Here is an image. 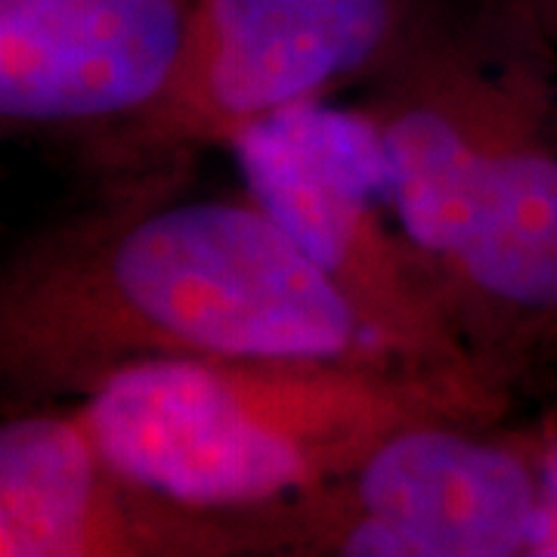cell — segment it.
<instances>
[{"label":"cell","instance_id":"cell-1","mask_svg":"<svg viewBox=\"0 0 557 557\" xmlns=\"http://www.w3.org/2000/svg\"><path fill=\"white\" fill-rule=\"evenodd\" d=\"M0 347L10 379L87 394L146 359L381 350L354 304L276 220L258 205L220 199L143 211L32 260L3 292Z\"/></svg>","mask_w":557,"mask_h":557},{"label":"cell","instance_id":"cell-2","mask_svg":"<svg viewBox=\"0 0 557 557\" xmlns=\"http://www.w3.org/2000/svg\"><path fill=\"white\" fill-rule=\"evenodd\" d=\"M84 424L102 458L186 508H242L354 474L381 440L483 391L354 359L174 357L102 379Z\"/></svg>","mask_w":557,"mask_h":557},{"label":"cell","instance_id":"cell-3","mask_svg":"<svg viewBox=\"0 0 557 557\" xmlns=\"http://www.w3.org/2000/svg\"><path fill=\"white\" fill-rule=\"evenodd\" d=\"M230 143L255 205L338 285L387 357L483 391L409 245L384 226L391 171L381 127L304 100Z\"/></svg>","mask_w":557,"mask_h":557},{"label":"cell","instance_id":"cell-4","mask_svg":"<svg viewBox=\"0 0 557 557\" xmlns=\"http://www.w3.org/2000/svg\"><path fill=\"white\" fill-rule=\"evenodd\" d=\"M542 440L409 424L362 458L322 511L319 542L359 557H518L539 511Z\"/></svg>","mask_w":557,"mask_h":557},{"label":"cell","instance_id":"cell-5","mask_svg":"<svg viewBox=\"0 0 557 557\" xmlns=\"http://www.w3.org/2000/svg\"><path fill=\"white\" fill-rule=\"evenodd\" d=\"M391 28L394 0H196L146 124L159 137L233 139L362 69Z\"/></svg>","mask_w":557,"mask_h":557},{"label":"cell","instance_id":"cell-6","mask_svg":"<svg viewBox=\"0 0 557 557\" xmlns=\"http://www.w3.org/2000/svg\"><path fill=\"white\" fill-rule=\"evenodd\" d=\"M180 0H0V115L69 124L124 115L174 75Z\"/></svg>","mask_w":557,"mask_h":557},{"label":"cell","instance_id":"cell-7","mask_svg":"<svg viewBox=\"0 0 557 557\" xmlns=\"http://www.w3.org/2000/svg\"><path fill=\"white\" fill-rule=\"evenodd\" d=\"M127 480L102 458L84 418L25 416L0 431V555L97 557L168 552L164 545H226L220 533H183L143 520Z\"/></svg>","mask_w":557,"mask_h":557},{"label":"cell","instance_id":"cell-8","mask_svg":"<svg viewBox=\"0 0 557 557\" xmlns=\"http://www.w3.org/2000/svg\"><path fill=\"white\" fill-rule=\"evenodd\" d=\"M449 263L498 310L557 322V149L508 131L496 139Z\"/></svg>","mask_w":557,"mask_h":557},{"label":"cell","instance_id":"cell-9","mask_svg":"<svg viewBox=\"0 0 557 557\" xmlns=\"http://www.w3.org/2000/svg\"><path fill=\"white\" fill-rule=\"evenodd\" d=\"M391 208L406 239L424 255L453 258L468 236L480 180L498 137L478 139L465 121L437 109L412 106L381 127Z\"/></svg>","mask_w":557,"mask_h":557},{"label":"cell","instance_id":"cell-10","mask_svg":"<svg viewBox=\"0 0 557 557\" xmlns=\"http://www.w3.org/2000/svg\"><path fill=\"white\" fill-rule=\"evenodd\" d=\"M539 440V511L527 555L557 557V412L542 428Z\"/></svg>","mask_w":557,"mask_h":557}]
</instances>
